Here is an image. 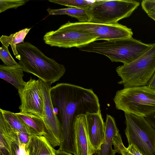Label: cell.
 I'll use <instances>...</instances> for the list:
<instances>
[{
    "label": "cell",
    "mask_w": 155,
    "mask_h": 155,
    "mask_svg": "<svg viewBox=\"0 0 155 155\" xmlns=\"http://www.w3.org/2000/svg\"><path fill=\"white\" fill-rule=\"evenodd\" d=\"M39 80L44 104L42 120L45 130L43 136L54 148L60 145L61 130L60 123L51 98L50 90L52 84Z\"/></svg>",
    "instance_id": "ba28073f"
},
{
    "label": "cell",
    "mask_w": 155,
    "mask_h": 155,
    "mask_svg": "<svg viewBox=\"0 0 155 155\" xmlns=\"http://www.w3.org/2000/svg\"><path fill=\"white\" fill-rule=\"evenodd\" d=\"M148 15L155 21V11H153L149 12Z\"/></svg>",
    "instance_id": "4dcf8cb0"
},
{
    "label": "cell",
    "mask_w": 155,
    "mask_h": 155,
    "mask_svg": "<svg viewBox=\"0 0 155 155\" xmlns=\"http://www.w3.org/2000/svg\"><path fill=\"white\" fill-rule=\"evenodd\" d=\"M28 0H0V13L10 8H16L24 5Z\"/></svg>",
    "instance_id": "cb8c5ba5"
},
{
    "label": "cell",
    "mask_w": 155,
    "mask_h": 155,
    "mask_svg": "<svg viewBox=\"0 0 155 155\" xmlns=\"http://www.w3.org/2000/svg\"><path fill=\"white\" fill-rule=\"evenodd\" d=\"M23 71L19 65L8 66L0 65V78L14 86L18 90L22 89L26 82L23 79Z\"/></svg>",
    "instance_id": "9a60e30c"
},
{
    "label": "cell",
    "mask_w": 155,
    "mask_h": 155,
    "mask_svg": "<svg viewBox=\"0 0 155 155\" xmlns=\"http://www.w3.org/2000/svg\"><path fill=\"white\" fill-rule=\"evenodd\" d=\"M26 149L28 155H55L54 149L43 136H30Z\"/></svg>",
    "instance_id": "2e32d148"
},
{
    "label": "cell",
    "mask_w": 155,
    "mask_h": 155,
    "mask_svg": "<svg viewBox=\"0 0 155 155\" xmlns=\"http://www.w3.org/2000/svg\"><path fill=\"white\" fill-rule=\"evenodd\" d=\"M85 118L89 139L95 151L99 148L105 136L104 122L101 110L96 113H87Z\"/></svg>",
    "instance_id": "4fadbf2b"
},
{
    "label": "cell",
    "mask_w": 155,
    "mask_h": 155,
    "mask_svg": "<svg viewBox=\"0 0 155 155\" xmlns=\"http://www.w3.org/2000/svg\"><path fill=\"white\" fill-rule=\"evenodd\" d=\"M4 118L12 128L18 132H23L30 136L34 135L31 128L16 114L10 111L0 109Z\"/></svg>",
    "instance_id": "ac0fdd59"
},
{
    "label": "cell",
    "mask_w": 155,
    "mask_h": 155,
    "mask_svg": "<svg viewBox=\"0 0 155 155\" xmlns=\"http://www.w3.org/2000/svg\"><path fill=\"white\" fill-rule=\"evenodd\" d=\"M72 29L86 31L97 37V41H109L131 37L133 32L131 28L119 23L103 24L87 22H71L65 24Z\"/></svg>",
    "instance_id": "9c48e42d"
},
{
    "label": "cell",
    "mask_w": 155,
    "mask_h": 155,
    "mask_svg": "<svg viewBox=\"0 0 155 155\" xmlns=\"http://www.w3.org/2000/svg\"><path fill=\"white\" fill-rule=\"evenodd\" d=\"M52 103L57 111L61 130L59 150L76 155L74 123L77 117L100 110L99 100L92 89L61 83L51 87Z\"/></svg>",
    "instance_id": "6da1fadb"
},
{
    "label": "cell",
    "mask_w": 155,
    "mask_h": 155,
    "mask_svg": "<svg viewBox=\"0 0 155 155\" xmlns=\"http://www.w3.org/2000/svg\"><path fill=\"white\" fill-rule=\"evenodd\" d=\"M0 58L4 65L8 66H14L19 65L11 56L8 47L2 45L0 48Z\"/></svg>",
    "instance_id": "603a6c76"
},
{
    "label": "cell",
    "mask_w": 155,
    "mask_h": 155,
    "mask_svg": "<svg viewBox=\"0 0 155 155\" xmlns=\"http://www.w3.org/2000/svg\"><path fill=\"white\" fill-rule=\"evenodd\" d=\"M49 2L71 8L86 9L95 0H49Z\"/></svg>",
    "instance_id": "7402d4cb"
},
{
    "label": "cell",
    "mask_w": 155,
    "mask_h": 155,
    "mask_svg": "<svg viewBox=\"0 0 155 155\" xmlns=\"http://www.w3.org/2000/svg\"><path fill=\"white\" fill-rule=\"evenodd\" d=\"M113 145L114 150L116 153L122 155H143L141 152L133 144L129 145L126 148L124 145L121 139L117 138L114 140Z\"/></svg>",
    "instance_id": "44dd1931"
},
{
    "label": "cell",
    "mask_w": 155,
    "mask_h": 155,
    "mask_svg": "<svg viewBox=\"0 0 155 155\" xmlns=\"http://www.w3.org/2000/svg\"><path fill=\"white\" fill-rule=\"evenodd\" d=\"M105 136L103 143L99 148L95 151V155H115L116 153L112 148L114 139L119 130L114 118L107 114L104 122Z\"/></svg>",
    "instance_id": "5bb4252c"
},
{
    "label": "cell",
    "mask_w": 155,
    "mask_h": 155,
    "mask_svg": "<svg viewBox=\"0 0 155 155\" xmlns=\"http://www.w3.org/2000/svg\"><path fill=\"white\" fill-rule=\"evenodd\" d=\"M31 129L33 134L39 136L45 133V126L42 119L33 114L20 112L16 113Z\"/></svg>",
    "instance_id": "e0dca14e"
},
{
    "label": "cell",
    "mask_w": 155,
    "mask_h": 155,
    "mask_svg": "<svg viewBox=\"0 0 155 155\" xmlns=\"http://www.w3.org/2000/svg\"><path fill=\"white\" fill-rule=\"evenodd\" d=\"M132 0H95L85 9L88 22L111 24L130 16L140 5Z\"/></svg>",
    "instance_id": "5b68a950"
},
{
    "label": "cell",
    "mask_w": 155,
    "mask_h": 155,
    "mask_svg": "<svg viewBox=\"0 0 155 155\" xmlns=\"http://www.w3.org/2000/svg\"><path fill=\"white\" fill-rule=\"evenodd\" d=\"M147 86L150 89L155 90V71L148 81Z\"/></svg>",
    "instance_id": "83f0119b"
},
{
    "label": "cell",
    "mask_w": 155,
    "mask_h": 155,
    "mask_svg": "<svg viewBox=\"0 0 155 155\" xmlns=\"http://www.w3.org/2000/svg\"><path fill=\"white\" fill-rule=\"evenodd\" d=\"M55 155H74L71 153H68L63 150H54Z\"/></svg>",
    "instance_id": "f546056e"
},
{
    "label": "cell",
    "mask_w": 155,
    "mask_h": 155,
    "mask_svg": "<svg viewBox=\"0 0 155 155\" xmlns=\"http://www.w3.org/2000/svg\"><path fill=\"white\" fill-rule=\"evenodd\" d=\"M142 9L147 14L152 11H155V0H144L141 3Z\"/></svg>",
    "instance_id": "d4e9b609"
},
{
    "label": "cell",
    "mask_w": 155,
    "mask_h": 155,
    "mask_svg": "<svg viewBox=\"0 0 155 155\" xmlns=\"http://www.w3.org/2000/svg\"><path fill=\"white\" fill-rule=\"evenodd\" d=\"M78 48L82 51L102 54L112 62H121L124 64L134 61L145 51L144 43L132 37L101 42L94 41Z\"/></svg>",
    "instance_id": "3957f363"
},
{
    "label": "cell",
    "mask_w": 155,
    "mask_h": 155,
    "mask_svg": "<svg viewBox=\"0 0 155 155\" xmlns=\"http://www.w3.org/2000/svg\"><path fill=\"white\" fill-rule=\"evenodd\" d=\"M97 39V37L88 32L71 28L65 24L55 31L47 32L43 37L46 44L65 48L73 47L78 48L96 41Z\"/></svg>",
    "instance_id": "52a82bcc"
},
{
    "label": "cell",
    "mask_w": 155,
    "mask_h": 155,
    "mask_svg": "<svg viewBox=\"0 0 155 155\" xmlns=\"http://www.w3.org/2000/svg\"><path fill=\"white\" fill-rule=\"evenodd\" d=\"M124 114L129 145H134L143 155H155V129L145 117Z\"/></svg>",
    "instance_id": "8992f818"
},
{
    "label": "cell",
    "mask_w": 155,
    "mask_h": 155,
    "mask_svg": "<svg viewBox=\"0 0 155 155\" xmlns=\"http://www.w3.org/2000/svg\"><path fill=\"white\" fill-rule=\"evenodd\" d=\"M18 134L21 141L27 144L28 143L30 136L28 134L23 132H18Z\"/></svg>",
    "instance_id": "4316f807"
},
{
    "label": "cell",
    "mask_w": 155,
    "mask_h": 155,
    "mask_svg": "<svg viewBox=\"0 0 155 155\" xmlns=\"http://www.w3.org/2000/svg\"><path fill=\"white\" fill-rule=\"evenodd\" d=\"M16 48L18 54L15 58L23 71L51 84L58 81L64 74L66 70L63 65L47 57L30 42L18 44Z\"/></svg>",
    "instance_id": "7a4b0ae2"
},
{
    "label": "cell",
    "mask_w": 155,
    "mask_h": 155,
    "mask_svg": "<svg viewBox=\"0 0 155 155\" xmlns=\"http://www.w3.org/2000/svg\"><path fill=\"white\" fill-rule=\"evenodd\" d=\"M0 141V155H10L7 142L1 135Z\"/></svg>",
    "instance_id": "484cf974"
},
{
    "label": "cell",
    "mask_w": 155,
    "mask_h": 155,
    "mask_svg": "<svg viewBox=\"0 0 155 155\" xmlns=\"http://www.w3.org/2000/svg\"><path fill=\"white\" fill-rule=\"evenodd\" d=\"M145 118L155 129V113Z\"/></svg>",
    "instance_id": "f1b7e54d"
},
{
    "label": "cell",
    "mask_w": 155,
    "mask_h": 155,
    "mask_svg": "<svg viewBox=\"0 0 155 155\" xmlns=\"http://www.w3.org/2000/svg\"><path fill=\"white\" fill-rule=\"evenodd\" d=\"M18 92L21 101L20 111L31 113L42 119L44 104L39 79L31 77L24 87Z\"/></svg>",
    "instance_id": "30bf717a"
},
{
    "label": "cell",
    "mask_w": 155,
    "mask_h": 155,
    "mask_svg": "<svg viewBox=\"0 0 155 155\" xmlns=\"http://www.w3.org/2000/svg\"><path fill=\"white\" fill-rule=\"evenodd\" d=\"M114 101L124 113L144 117L155 113V90L147 85L124 88L116 92Z\"/></svg>",
    "instance_id": "277c9868"
},
{
    "label": "cell",
    "mask_w": 155,
    "mask_h": 155,
    "mask_svg": "<svg viewBox=\"0 0 155 155\" xmlns=\"http://www.w3.org/2000/svg\"><path fill=\"white\" fill-rule=\"evenodd\" d=\"M31 28H25L15 33L11 34L9 36L2 35L0 38L2 45L8 47L10 45L14 55L18 54L16 45L23 43L24 39Z\"/></svg>",
    "instance_id": "d6986e66"
},
{
    "label": "cell",
    "mask_w": 155,
    "mask_h": 155,
    "mask_svg": "<svg viewBox=\"0 0 155 155\" xmlns=\"http://www.w3.org/2000/svg\"><path fill=\"white\" fill-rule=\"evenodd\" d=\"M76 155H93L95 150L91 144L86 126L85 114L76 118L74 123Z\"/></svg>",
    "instance_id": "8fae6325"
},
{
    "label": "cell",
    "mask_w": 155,
    "mask_h": 155,
    "mask_svg": "<svg viewBox=\"0 0 155 155\" xmlns=\"http://www.w3.org/2000/svg\"><path fill=\"white\" fill-rule=\"evenodd\" d=\"M49 15H66L77 19L80 22H88L89 18L85 9L74 8L59 9L48 8L47 10Z\"/></svg>",
    "instance_id": "ffe728a7"
},
{
    "label": "cell",
    "mask_w": 155,
    "mask_h": 155,
    "mask_svg": "<svg viewBox=\"0 0 155 155\" xmlns=\"http://www.w3.org/2000/svg\"><path fill=\"white\" fill-rule=\"evenodd\" d=\"M0 134L5 140L10 155H28L26 144L21 141L18 132L14 130L0 111Z\"/></svg>",
    "instance_id": "7c38bea8"
}]
</instances>
